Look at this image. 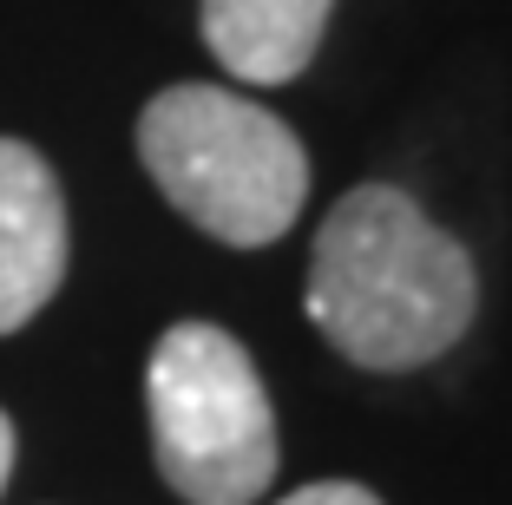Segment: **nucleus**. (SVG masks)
Instances as JSON below:
<instances>
[{"mask_svg":"<svg viewBox=\"0 0 512 505\" xmlns=\"http://www.w3.org/2000/svg\"><path fill=\"white\" fill-rule=\"evenodd\" d=\"M302 309L342 361L407 374L473 328L480 269L401 184H355L316 230Z\"/></svg>","mask_w":512,"mask_h":505,"instance_id":"1","label":"nucleus"},{"mask_svg":"<svg viewBox=\"0 0 512 505\" xmlns=\"http://www.w3.org/2000/svg\"><path fill=\"white\" fill-rule=\"evenodd\" d=\"M138 164L230 250H263L309 204V151L270 105L230 86H165L138 112Z\"/></svg>","mask_w":512,"mask_h":505,"instance_id":"2","label":"nucleus"},{"mask_svg":"<svg viewBox=\"0 0 512 505\" xmlns=\"http://www.w3.org/2000/svg\"><path fill=\"white\" fill-rule=\"evenodd\" d=\"M158 473L184 505H256L276 479L270 387L217 322H171L145 361Z\"/></svg>","mask_w":512,"mask_h":505,"instance_id":"3","label":"nucleus"},{"mask_svg":"<svg viewBox=\"0 0 512 505\" xmlns=\"http://www.w3.org/2000/svg\"><path fill=\"white\" fill-rule=\"evenodd\" d=\"M66 283V197L27 138H0V335L27 328Z\"/></svg>","mask_w":512,"mask_h":505,"instance_id":"4","label":"nucleus"},{"mask_svg":"<svg viewBox=\"0 0 512 505\" xmlns=\"http://www.w3.org/2000/svg\"><path fill=\"white\" fill-rule=\"evenodd\" d=\"M335 0H197L211 60L250 86H289L322 53Z\"/></svg>","mask_w":512,"mask_h":505,"instance_id":"5","label":"nucleus"},{"mask_svg":"<svg viewBox=\"0 0 512 505\" xmlns=\"http://www.w3.org/2000/svg\"><path fill=\"white\" fill-rule=\"evenodd\" d=\"M276 505H381V499L368 486H355V479H316V486L289 492V499H276Z\"/></svg>","mask_w":512,"mask_h":505,"instance_id":"6","label":"nucleus"},{"mask_svg":"<svg viewBox=\"0 0 512 505\" xmlns=\"http://www.w3.org/2000/svg\"><path fill=\"white\" fill-rule=\"evenodd\" d=\"M7 473H14V420L0 414V486H7Z\"/></svg>","mask_w":512,"mask_h":505,"instance_id":"7","label":"nucleus"}]
</instances>
